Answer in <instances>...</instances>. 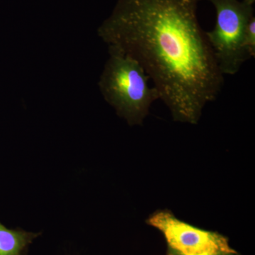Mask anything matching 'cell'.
I'll list each match as a JSON object with an SVG mask.
<instances>
[{"instance_id":"1","label":"cell","mask_w":255,"mask_h":255,"mask_svg":"<svg viewBox=\"0 0 255 255\" xmlns=\"http://www.w3.org/2000/svg\"><path fill=\"white\" fill-rule=\"evenodd\" d=\"M199 0H118L97 30L141 65L174 121L196 124L224 85L197 16Z\"/></svg>"},{"instance_id":"2","label":"cell","mask_w":255,"mask_h":255,"mask_svg":"<svg viewBox=\"0 0 255 255\" xmlns=\"http://www.w3.org/2000/svg\"><path fill=\"white\" fill-rule=\"evenodd\" d=\"M109 53L98 83L101 93L129 125H140L159 100L158 92L136 60L114 47L109 46Z\"/></svg>"},{"instance_id":"3","label":"cell","mask_w":255,"mask_h":255,"mask_svg":"<svg viewBox=\"0 0 255 255\" xmlns=\"http://www.w3.org/2000/svg\"><path fill=\"white\" fill-rule=\"evenodd\" d=\"M206 1L214 5L216 12V25L205 32L206 38L223 75H235L248 60L243 43L247 26L255 16L253 5L244 0Z\"/></svg>"},{"instance_id":"4","label":"cell","mask_w":255,"mask_h":255,"mask_svg":"<svg viewBox=\"0 0 255 255\" xmlns=\"http://www.w3.org/2000/svg\"><path fill=\"white\" fill-rule=\"evenodd\" d=\"M147 223L162 233L169 248L183 254L199 255L236 252L222 235L191 226L177 219L168 211H157L149 218Z\"/></svg>"},{"instance_id":"5","label":"cell","mask_w":255,"mask_h":255,"mask_svg":"<svg viewBox=\"0 0 255 255\" xmlns=\"http://www.w3.org/2000/svg\"><path fill=\"white\" fill-rule=\"evenodd\" d=\"M41 233L9 229L0 223V255H27L28 247Z\"/></svg>"},{"instance_id":"6","label":"cell","mask_w":255,"mask_h":255,"mask_svg":"<svg viewBox=\"0 0 255 255\" xmlns=\"http://www.w3.org/2000/svg\"><path fill=\"white\" fill-rule=\"evenodd\" d=\"M243 51L247 60L254 58L255 56V17L252 18L245 34L244 41L243 43Z\"/></svg>"},{"instance_id":"7","label":"cell","mask_w":255,"mask_h":255,"mask_svg":"<svg viewBox=\"0 0 255 255\" xmlns=\"http://www.w3.org/2000/svg\"><path fill=\"white\" fill-rule=\"evenodd\" d=\"M219 254H221V253H219V254H204V255H219ZM167 255H188L183 254V253H179V252L175 251V250L172 249V248H169V247H168V250H167Z\"/></svg>"},{"instance_id":"8","label":"cell","mask_w":255,"mask_h":255,"mask_svg":"<svg viewBox=\"0 0 255 255\" xmlns=\"http://www.w3.org/2000/svg\"><path fill=\"white\" fill-rule=\"evenodd\" d=\"M219 255H238V253L236 252H233V253H221Z\"/></svg>"},{"instance_id":"9","label":"cell","mask_w":255,"mask_h":255,"mask_svg":"<svg viewBox=\"0 0 255 255\" xmlns=\"http://www.w3.org/2000/svg\"><path fill=\"white\" fill-rule=\"evenodd\" d=\"M245 1H246L248 4L253 5L254 4L255 0H244Z\"/></svg>"}]
</instances>
